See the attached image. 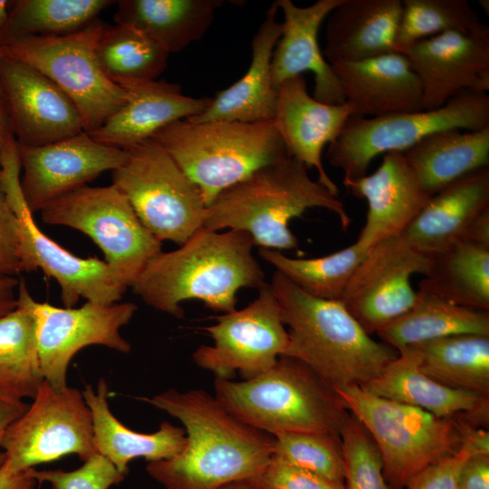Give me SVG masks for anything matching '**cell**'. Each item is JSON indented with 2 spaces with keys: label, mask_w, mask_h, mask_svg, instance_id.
Listing matches in <instances>:
<instances>
[{
  "label": "cell",
  "mask_w": 489,
  "mask_h": 489,
  "mask_svg": "<svg viewBox=\"0 0 489 489\" xmlns=\"http://www.w3.org/2000/svg\"><path fill=\"white\" fill-rule=\"evenodd\" d=\"M29 489H38V488H36L35 486H33V487H31Z\"/></svg>",
  "instance_id": "cell-54"
},
{
  "label": "cell",
  "mask_w": 489,
  "mask_h": 489,
  "mask_svg": "<svg viewBox=\"0 0 489 489\" xmlns=\"http://www.w3.org/2000/svg\"><path fill=\"white\" fill-rule=\"evenodd\" d=\"M21 170L18 145L5 141L0 149V187L18 223L24 272L41 269L53 278L64 307H73L80 298L98 304L118 302L127 289L105 261L74 255L39 228L23 196Z\"/></svg>",
  "instance_id": "cell-12"
},
{
  "label": "cell",
  "mask_w": 489,
  "mask_h": 489,
  "mask_svg": "<svg viewBox=\"0 0 489 489\" xmlns=\"http://www.w3.org/2000/svg\"><path fill=\"white\" fill-rule=\"evenodd\" d=\"M219 489H262L255 479H242L226 484Z\"/></svg>",
  "instance_id": "cell-52"
},
{
  "label": "cell",
  "mask_w": 489,
  "mask_h": 489,
  "mask_svg": "<svg viewBox=\"0 0 489 489\" xmlns=\"http://www.w3.org/2000/svg\"><path fill=\"white\" fill-rule=\"evenodd\" d=\"M103 25L98 19L72 34L25 37L0 48V55L24 62L53 82L77 107L87 133L126 102L125 91L103 72L96 58Z\"/></svg>",
  "instance_id": "cell-11"
},
{
  "label": "cell",
  "mask_w": 489,
  "mask_h": 489,
  "mask_svg": "<svg viewBox=\"0 0 489 489\" xmlns=\"http://www.w3.org/2000/svg\"><path fill=\"white\" fill-rule=\"evenodd\" d=\"M489 127V96L463 93L429 110L350 117L328 146L331 166L343 172V183L367 174L372 160L389 152H404L427 136L446 129L479 130Z\"/></svg>",
  "instance_id": "cell-8"
},
{
  "label": "cell",
  "mask_w": 489,
  "mask_h": 489,
  "mask_svg": "<svg viewBox=\"0 0 489 489\" xmlns=\"http://www.w3.org/2000/svg\"><path fill=\"white\" fill-rule=\"evenodd\" d=\"M489 209V168L472 172L432 196L400 236L432 256L464 238L471 224Z\"/></svg>",
  "instance_id": "cell-26"
},
{
  "label": "cell",
  "mask_w": 489,
  "mask_h": 489,
  "mask_svg": "<svg viewBox=\"0 0 489 489\" xmlns=\"http://www.w3.org/2000/svg\"><path fill=\"white\" fill-rule=\"evenodd\" d=\"M11 131L8 124L5 101L0 85V148L7 132Z\"/></svg>",
  "instance_id": "cell-51"
},
{
  "label": "cell",
  "mask_w": 489,
  "mask_h": 489,
  "mask_svg": "<svg viewBox=\"0 0 489 489\" xmlns=\"http://www.w3.org/2000/svg\"><path fill=\"white\" fill-rule=\"evenodd\" d=\"M350 117L346 102L332 105L312 97L303 75L290 78L277 88L273 121L288 156L308 169L315 168L317 180L336 197L339 188L322 165V150L336 140Z\"/></svg>",
  "instance_id": "cell-20"
},
{
  "label": "cell",
  "mask_w": 489,
  "mask_h": 489,
  "mask_svg": "<svg viewBox=\"0 0 489 489\" xmlns=\"http://www.w3.org/2000/svg\"><path fill=\"white\" fill-rule=\"evenodd\" d=\"M484 23L466 0H404L394 51L437 34L458 31L470 33Z\"/></svg>",
  "instance_id": "cell-39"
},
{
  "label": "cell",
  "mask_w": 489,
  "mask_h": 489,
  "mask_svg": "<svg viewBox=\"0 0 489 489\" xmlns=\"http://www.w3.org/2000/svg\"><path fill=\"white\" fill-rule=\"evenodd\" d=\"M22 272L18 223L0 187V276H16Z\"/></svg>",
  "instance_id": "cell-45"
},
{
  "label": "cell",
  "mask_w": 489,
  "mask_h": 489,
  "mask_svg": "<svg viewBox=\"0 0 489 489\" xmlns=\"http://www.w3.org/2000/svg\"><path fill=\"white\" fill-rule=\"evenodd\" d=\"M199 189L206 206L256 170L288 157L273 120L175 121L151 139Z\"/></svg>",
  "instance_id": "cell-6"
},
{
  "label": "cell",
  "mask_w": 489,
  "mask_h": 489,
  "mask_svg": "<svg viewBox=\"0 0 489 489\" xmlns=\"http://www.w3.org/2000/svg\"><path fill=\"white\" fill-rule=\"evenodd\" d=\"M401 53L408 58L422 89L423 110L445 105L463 93L489 91V27L449 31L418 41Z\"/></svg>",
  "instance_id": "cell-18"
},
{
  "label": "cell",
  "mask_w": 489,
  "mask_h": 489,
  "mask_svg": "<svg viewBox=\"0 0 489 489\" xmlns=\"http://www.w3.org/2000/svg\"><path fill=\"white\" fill-rule=\"evenodd\" d=\"M31 470L14 472L5 461L0 468V489H29L35 486Z\"/></svg>",
  "instance_id": "cell-48"
},
{
  "label": "cell",
  "mask_w": 489,
  "mask_h": 489,
  "mask_svg": "<svg viewBox=\"0 0 489 489\" xmlns=\"http://www.w3.org/2000/svg\"><path fill=\"white\" fill-rule=\"evenodd\" d=\"M126 102L99 129L89 133L96 141L121 150L149 140L164 127L200 114L210 98L186 96L178 84L157 80L121 79Z\"/></svg>",
  "instance_id": "cell-21"
},
{
  "label": "cell",
  "mask_w": 489,
  "mask_h": 489,
  "mask_svg": "<svg viewBox=\"0 0 489 489\" xmlns=\"http://www.w3.org/2000/svg\"><path fill=\"white\" fill-rule=\"evenodd\" d=\"M273 436V455L345 488V463L339 436L326 433H283Z\"/></svg>",
  "instance_id": "cell-40"
},
{
  "label": "cell",
  "mask_w": 489,
  "mask_h": 489,
  "mask_svg": "<svg viewBox=\"0 0 489 489\" xmlns=\"http://www.w3.org/2000/svg\"><path fill=\"white\" fill-rule=\"evenodd\" d=\"M270 284L289 327L283 356L303 363L333 390L369 382L397 358L398 351L372 339L341 302L311 296L277 271Z\"/></svg>",
  "instance_id": "cell-3"
},
{
  "label": "cell",
  "mask_w": 489,
  "mask_h": 489,
  "mask_svg": "<svg viewBox=\"0 0 489 489\" xmlns=\"http://www.w3.org/2000/svg\"><path fill=\"white\" fill-rule=\"evenodd\" d=\"M410 348L419 369L434 380L489 397V336L453 335Z\"/></svg>",
  "instance_id": "cell-35"
},
{
  "label": "cell",
  "mask_w": 489,
  "mask_h": 489,
  "mask_svg": "<svg viewBox=\"0 0 489 489\" xmlns=\"http://www.w3.org/2000/svg\"><path fill=\"white\" fill-rule=\"evenodd\" d=\"M376 333L382 342L397 351L453 335L489 336V311L460 306L418 290L414 306Z\"/></svg>",
  "instance_id": "cell-32"
},
{
  "label": "cell",
  "mask_w": 489,
  "mask_h": 489,
  "mask_svg": "<svg viewBox=\"0 0 489 489\" xmlns=\"http://www.w3.org/2000/svg\"><path fill=\"white\" fill-rule=\"evenodd\" d=\"M256 480L262 489H345L275 455Z\"/></svg>",
  "instance_id": "cell-43"
},
{
  "label": "cell",
  "mask_w": 489,
  "mask_h": 489,
  "mask_svg": "<svg viewBox=\"0 0 489 489\" xmlns=\"http://www.w3.org/2000/svg\"><path fill=\"white\" fill-rule=\"evenodd\" d=\"M140 399L177 418L185 429L186 444L177 455L146 466L165 489H219L255 479L273 455V435L243 422L205 390L170 388Z\"/></svg>",
  "instance_id": "cell-1"
},
{
  "label": "cell",
  "mask_w": 489,
  "mask_h": 489,
  "mask_svg": "<svg viewBox=\"0 0 489 489\" xmlns=\"http://www.w3.org/2000/svg\"><path fill=\"white\" fill-rule=\"evenodd\" d=\"M314 207L334 213L342 229L351 223L338 197L288 156L219 193L206 206L202 227L244 231L260 248L289 250L298 246L290 221Z\"/></svg>",
  "instance_id": "cell-4"
},
{
  "label": "cell",
  "mask_w": 489,
  "mask_h": 489,
  "mask_svg": "<svg viewBox=\"0 0 489 489\" xmlns=\"http://www.w3.org/2000/svg\"><path fill=\"white\" fill-rule=\"evenodd\" d=\"M27 409L7 429L2 448L7 465L23 472L69 455L84 462L97 454L91 411L76 388L44 381Z\"/></svg>",
  "instance_id": "cell-13"
},
{
  "label": "cell",
  "mask_w": 489,
  "mask_h": 489,
  "mask_svg": "<svg viewBox=\"0 0 489 489\" xmlns=\"http://www.w3.org/2000/svg\"><path fill=\"white\" fill-rule=\"evenodd\" d=\"M24 400L10 398L0 393V468L5 461L2 443L8 427L27 409Z\"/></svg>",
  "instance_id": "cell-47"
},
{
  "label": "cell",
  "mask_w": 489,
  "mask_h": 489,
  "mask_svg": "<svg viewBox=\"0 0 489 489\" xmlns=\"http://www.w3.org/2000/svg\"><path fill=\"white\" fill-rule=\"evenodd\" d=\"M418 290L470 309L489 311V245L461 239L432 255Z\"/></svg>",
  "instance_id": "cell-34"
},
{
  "label": "cell",
  "mask_w": 489,
  "mask_h": 489,
  "mask_svg": "<svg viewBox=\"0 0 489 489\" xmlns=\"http://www.w3.org/2000/svg\"><path fill=\"white\" fill-rule=\"evenodd\" d=\"M11 1L0 0V36L8 20Z\"/></svg>",
  "instance_id": "cell-53"
},
{
  "label": "cell",
  "mask_w": 489,
  "mask_h": 489,
  "mask_svg": "<svg viewBox=\"0 0 489 489\" xmlns=\"http://www.w3.org/2000/svg\"><path fill=\"white\" fill-rule=\"evenodd\" d=\"M401 11L400 0H341L326 18L324 58L331 64L395 52Z\"/></svg>",
  "instance_id": "cell-28"
},
{
  "label": "cell",
  "mask_w": 489,
  "mask_h": 489,
  "mask_svg": "<svg viewBox=\"0 0 489 489\" xmlns=\"http://www.w3.org/2000/svg\"><path fill=\"white\" fill-rule=\"evenodd\" d=\"M278 11L277 3H273L254 35L251 62L245 73L231 86L210 98L207 107L188 120L251 123L273 120L277 90L272 79L271 63L274 47L282 34V22L277 20Z\"/></svg>",
  "instance_id": "cell-25"
},
{
  "label": "cell",
  "mask_w": 489,
  "mask_h": 489,
  "mask_svg": "<svg viewBox=\"0 0 489 489\" xmlns=\"http://www.w3.org/2000/svg\"><path fill=\"white\" fill-rule=\"evenodd\" d=\"M23 196L31 212L86 186L101 173L113 171L128 153L101 144L83 131L38 147L19 145Z\"/></svg>",
  "instance_id": "cell-19"
},
{
  "label": "cell",
  "mask_w": 489,
  "mask_h": 489,
  "mask_svg": "<svg viewBox=\"0 0 489 489\" xmlns=\"http://www.w3.org/2000/svg\"><path fill=\"white\" fill-rule=\"evenodd\" d=\"M369 251L356 242L328 255L292 258L281 251L259 248L260 257L305 293L315 298L341 302L358 266Z\"/></svg>",
  "instance_id": "cell-37"
},
{
  "label": "cell",
  "mask_w": 489,
  "mask_h": 489,
  "mask_svg": "<svg viewBox=\"0 0 489 489\" xmlns=\"http://www.w3.org/2000/svg\"><path fill=\"white\" fill-rule=\"evenodd\" d=\"M246 307L224 313L206 328L212 345H201L193 361L220 379H231L238 371L244 379L272 368L288 345V331L270 283Z\"/></svg>",
  "instance_id": "cell-14"
},
{
  "label": "cell",
  "mask_w": 489,
  "mask_h": 489,
  "mask_svg": "<svg viewBox=\"0 0 489 489\" xmlns=\"http://www.w3.org/2000/svg\"><path fill=\"white\" fill-rule=\"evenodd\" d=\"M47 225L73 228L101 250L115 280L131 287L161 243L143 225L127 197L114 186H83L47 204Z\"/></svg>",
  "instance_id": "cell-9"
},
{
  "label": "cell",
  "mask_w": 489,
  "mask_h": 489,
  "mask_svg": "<svg viewBox=\"0 0 489 489\" xmlns=\"http://www.w3.org/2000/svg\"><path fill=\"white\" fill-rule=\"evenodd\" d=\"M36 484H48L51 489H110L121 483V474L108 459L96 454L73 470H31Z\"/></svg>",
  "instance_id": "cell-42"
},
{
  "label": "cell",
  "mask_w": 489,
  "mask_h": 489,
  "mask_svg": "<svg viewBox=\"0 0 489 489\" xmlns=\"http://www.w3.org/2000/svg\"><path fill=\"white\" fill-rule=\"evenodd\" d=\"M216 398L243 422L273 436H335L350 413L336 392L303 363L281 356L268 370L241 381L215 380Z\"/></svg>",
  "instance_id": "cell-5"
},
{
  "label": "cell",
  "mask_w": 489,
  "mask_h": 489,
  "mask_svg": "<svg viewBox=\"0 0 489 489\" xmlns=\"http://www.w3.org/2000/svg\"><path fill=\"white\" fill-rule=\"evenodd\" d=\"M361 387L438 417H464L475 426L488 422L489 398L434 380L419 369L410 347L398 350L397 358L377 378Z\"/></svg>",
  "instance_id": "cell-27"
},
{
  "label": "cell",
  "mask_w": 489,
  "mask_h": 489,
  "mask_svg": "<svg viewBox=\"0 0 489 489\" xmlns=\"http://www.w3.org/2000/svg\"><path fill=\"white\" fill-rule=\"evenodd\" d=\"M432 257L410 246L400 235L369 249L358 266L341 302L369 333L408 312L417 291L410 283L414 274L427 275Z\"/></svg>",
  "instance_id": "cell-16"
},
{
  "label": "cell",
  "mask_w": 489,
  "mask_h": 489,
  "mask_svg": "<svg viewBox=\"0 0 489 489\" xmlns=\"http://www.w3.org/2000/svg\"><path fill=\"white\" fill-rule=\"evenodd\" d=\"M420 186L432 196L489 166V127L432 133L403 152Z\"/></svg>",
  "instance_id": "cell-31"
},
{
  "label": "cell",
  "mask_w": 489,
  "mask_h": 489,
  "mask_svg": "<svg viewBox=\"0 0 489 489\" xmlns=\"http://www.w3.org/2000/svg\"><path fill=\"white\" fill-rule=\"evenodd\" d=\"M19 283L15 276H0V317L16 307Z\"/></svg>",
  "instance_id": "cell-49"
},
{
  "label": "cell",
  "mask_w": 489,
  "mask_h": 489,
  "mask_svg": "<svg viewBox=\"0 0 489 489\" xmlns=\"http://www.w3.org/2000/svg\"><path fill=\"white\" fill-rule=\"evenodd\" d=\"M489 245V209L481 214L470 225L464 238Z\"/></svg>",
  "instance_id": "cell-50"
},
{
  "label": "cell",
  "mask_w": 489,
  "mask_h": 489,
  "mask_svg": "<svg viewBox=\"0 0 489 489\" xmlns=\"http://www.w3.org/2000/svg\"><path fill=\"white\" fill-rule=\"evenodd\" d=\"M0 85L9 128L18 145L43 146L84 131L75 104L34 67L0 55Z\"/></svg>",
  "instance_id": "cell-17"
},
{
  "label": "cell",
  "mask_w": 489,
  "mask_h": 489,
  "mask_svg": "<svg viewBox=\"0 0 489 489\" xmlns=\"http://www.w3.org/2000/svg\"><path fill=\"white\" fill-rule=\"evenodd\" d=\"M458 489H489V455H473L462 467Z\"/></svg>",
  "instance_id": "cell-46"
},
{
  "label": "cell",
  "mask_w": 489,
  "mask_h": 489,
  "mask_svg": "<svg viewBox=\"0 0 489 489\" xmlns=\"http://www.w3.org/2000/svg\"><path fill=\"white\" fill-rule=\"evenodd\" d=\"M82 392L91 411L97 454L108 459L121 474L126 475L133 459L166 460L183 449L186 433L182 427L163 421L158 430L145 434L123 425L110 409L109 388L104 379H100L96 389L88 384Z\"/></svg>",
  "instance_id": "cell-29"
},
{
  "label": "cell",
  "mask_w": 489,
  "mask_h": 489,
  "mask_svg": "<svg viewBox=\"0 0 489 489\" xmlns=\"http://www.w3.org/2000/svg\"><path fill=\"white\" fill-rule=\"evenodd\" d=\"M111 0H15L0 36V48L14 40L39 36H64L98 20Z\"/></svg>",
  "instance_id": "cell-36"
},
{
  "label": "cell",
  "mask_w": 489,
  "mask_h": 489,
  "mask_svg": "<svg viewBox=\"0 0 489 489\" xmlns=\"http://www.w3.org/2000/svg\"><path fill=\"white\" fill-rule=\"evenodd\" d=\"M340 437L345 463V489H393L384 476L374 441L350 413Z\"/></svg>",
  "instance_id": "cell-41"
},
{
  "label": "cell",
  "mask_w": 489,
  "mask_h": 489,
  "mask_svg": "<svg viewBox=\"0 0 489 489\" xmlns=\"http://www.w3.org/2000/svg\"><path fill=\"white\" fill-rule=\"evenodd\" d=\"M222 5L221 0H120L114 20L137 29L170 54L201 39Z\"/></svg>",
  "instance_id": "cell-30"
},
{
  "label": "cell",
  "mask_w": 489,
  "mask_h": 489,
  "mask_svg": "<svg viewBox=\"0 0 489 489\" xmlns=\"http://www.w3.org/2000/svg\"><path fill=\"white\" fill-rule=\"evenodd\" d=\"M127 153L112 171V185L156 239L183 244L203 226L206 204L199 189L153 140Z\"/></svg>",
  "instance_id": "cell-10"
},
{
  "label": "cell",
  "mask_w": 489,
  "mask_h": 489,
  "mask_svg": "<svg viewBox=\"0 0 489 489\" xmlns=\"http://www.w3.org/2000/svg\"><path fill=\"white\" fill-rule=\"evenodd\" d=\"M343 184L354 197L367 201L366 222L356 241L366 251L400 235L432 197L420 186L402 152L382 155L373 173Z\"/></svg>",
  "instance_id": "cell-22"
},
{
  "label": "cell",
  "mask_w": 489,
  "mask_h": 489,
  "mask_svg": "<svg viewBox=\"0 0 489 489\" xmlns=\"http://www.w3.org/2000/svg\"><path fill=\"white\" fill-rule=\"evenodd\" d=\"M346 409L365 427L393 489H402L419 471L455 452L462 443V420L377 396L360 385L334 390Z\"/></svg>",
  "instance_id": "cell-7"
},
{
  "label": "cell",
  "mask_w": 489,
  "mask_h": 489,
  "mask_svg": "<svg viewBox=\"0 0 489 489\" xmlns=\"http://www.w3.org/2000/svg\"><path fill=\"white\" fill-rule=\"evenodd\" d=\"M254 245L244 231L202 227L179 248L155 255L132 291L149 306L176 318L183 317L181 303L191 299L216 312H233L240 289L258 290L265 283Z\"/></svg>",
  "instance_id": "cell-2"
},
{
  "label": "cell",
  "mask_w": 489,
  "mask_h": 489,
  "mask_svg": "<svg viewBox=\"0 0 489 489\" xmlns=\"http://www.w3.org/2000/svg\"><path fill=\"white\" fill-rule=\"evenodd\" d=\"M351 109V117L371 118L423 110L420 82L405 54L331 64Z\"/></svg>",
  "instance_id": "cell-24"
},
{
  "label": "cell",
  "mask_w": 489,
  "mask_h": 489,
  "mask_svg": "<svg viewBox=\"0 0 489 489\" xmlns=\"http://www.w3.org/2000/svg\"><path fill=\"white\" fill-rule=\"evenodd\" d=\"M41 368L45 381L56 390L65 388L72 359L82 349L101 345L121 353L131 350L120 329L133 318V302L98 304L86 302L78 308L39 302L32 296Z\"/></svg>",
  "instance_id": "cell-15"
},
{
  "label": "cell",
  "mask_w": 489,
  "mask_h": 489,
  "mask_svg": "<svg viewBox=\"0 0 489 489\" xmlns=\"http://www.w3.org/2000/svg\"><path fill=\"white\" fill-rule=\"evenodd\" d=\"M31 298L21 280L16 307L0 317V393L21 400L34 398L45 381Z\"/></svg>",
  "instance_id": "cell-33"
},
{
  "label": "cell",
  "mask_w": 489,
  "mask_h": 489,
  "mask_svg": "<svg viewBox=\"0 0 489 489\" xmlns=\"http://www.w3.org/2000/svg\"><path fill=\"white\" fill-rule=\"evenodd\" d=\"M465 444L454 453L425 467L406 484L407 489H458L460 472L465 461L473 455Z\"/></svg>",
  "instance_id": "cell-44"
},
{
  "label": "cell",
  "mask_w": 489,
  "mask_h": 489,
  "mask_svg": "<svg viewBox=\"0 0 489 489\" xmlns=\"http://www.w3.org/2000/svg\"><path fill=\"white\" fill-rule=\"evenodd\" d=\"M341 0H318L301 7L292 0L276 1L282 11V34L274 47L271 72L274 87L284 81L302 75L314 76L313 98L338 105L345 102L338 79L322 54L318 34L321 24Z\"/></svg>",
  "instance_id": "cell-23"
},
{
  "label": "cell",
  "mask_w": 489,
  "mask_h": 489,
  "mask_svg": "<svg viewBox=\"0 0 489 489\" xmlns=\"http://www.w3.org/2000/svg\"><path fill=\"white\" fill-rule=\"evenodd\" d=\"M95 54L103 72L121 79L156 80L166 69L169 53L153 40L128 25H103Z\"/></svg>",
  "instance_id": "cell-38"
}]
</instances>
